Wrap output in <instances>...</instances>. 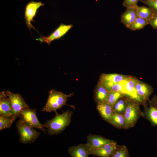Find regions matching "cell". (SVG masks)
<instances>
[{"label": "cell", "instance_id": "2e32d148", "mask_svg": "<svg viewBox=\"0 0 157 157\" xmlns=\"http://www.w3.org/2000/svg\"><path fill=\"white\" fill-rule=\"evenodd\" d=\"M135 88L138 95L144 102L148 99L153 91L151 86L138 80L135 83Z\"/></svg>", "mask_w": 157, "mask_h": 157}, {"label": "cell", "instance_id": "277c9868", "mask_svg": "<svg viewBox=\"0 0 157 157\" xmlns=\"http://www.w3.org/2000/svg\"><path fill=\"white\" fill-rule=\"evenodd\" d=\"M15 125L19 135V142L27 144L34 142L40 136V133L20 120L17 121Z\"/></svg>", "mask_w": 157, "mask_h": 157}, {"label": "cell", "instance_id": "4fadbf2b", "mask_svg": "<svg viewBox=\"0 0 157 157\" xmlns=\"http://www.w3.org/2000/svg\"><path fill=\"white\" fill-rule=\"evenodd\" d=\"M128 76L117 74H101L99 81L106 88L110 85L122 81Z\"/></svg>", "mask_w": 157, "mask_h": 157}, {"label": "cell", "instance_id": "ba28073f", "mask_svg": "<svg viewBox=\"0 0 157 157\" xmlns=\"http://www.w3.org/2000/svg\"><path fill=\"white\" fill-rule=\"evenodd\" d=\"M44 5L41 2L31 1L26 5L25 7L24 19L27 27L31 30V28L36 30L31 23L34 22L33 18L35 16L38 9L41 6Z\"/></svg>", "mask_w": 157, "mask_h": 157}, {"label": "cell", "instance_id": "3957f363", "mask_svg": "<svg viewBox=\"0 0 157 157\" xmlns=\"http://www.w3.org/2000/svg\"><path fill=\"white\" fill-rule=\"evenodd\" d=\"M125 121V129L133 127L138 119L143 114L138 104L131 101H127L125 110L123 113Z\"/></svg>", "mask_w": 157, "mask_h": 157}, {"label": "cell", "instance_id": "7a4b0ae2", "mask_svg": "<svg viewBox=\"0 0 157 157\" xmlns=\"http://www.w3.org/2000/svg\"><path fill=\"white\" fill-rule=\"evenodd\" d=\"M73 95V93L66 94L55 90H50L49 92L46 103L41 111L50 113L52 111L57 112V110L61 108L64 106L68 105L66 103L68 100V98L72 97Z\"/></svg>", "mask_w": 157, "mask_h": 157}, {"label": "cell", "instance_id": "9a60e30c", "mask_svg": "<svg viewBox=\"0 0 157 157\" xmlns=\"http://www.w3.org/2000/svg\"><path fill=\"white\" fill-rule=\"evenodd\" d=\"M137 7L126 8V10L121 15V21L127 28L138 17Z\"/></svg>", "mask_w": 157, "mask_h": 157}, {"label": "cell", "instance_id": "9c48e42d", "mask_svg": "<svg viewBox=\"0 0 157 157\" xmlns=\"http://www.w3.org/2000/svg\"><path fill=\"white\" fill-rule=\"evenodd\" d=\"M0 115L14 119L11 103L9 98L6 95L5 91L0 92Z\"/></svg>", "mask_w": 157, "mask_h": 157}, {"label": "cell", "instance_id": "4dcf8cb0", "mask_svg": "<svg viewBox=\"0 0 157 157\" xmlns=\"http://www.w3.org/2000/svg\"><path fill=\"white\" fill-rule=\"evenodd\" d=\"M151 104L157 108V95H155L150 101Z\"/></svg>", "mask_w": 157, "mask_h": 157}, {"label": "cell", "instance_id": "cb8c5ba5", "mask_svg": "<svg viewBox=\"0 0 157 157\" xmlns=\"http://www.w3.org/2000/svg\"><path fill=\"white\" fill-rule=\"evenodd\" d=\"M126 79L118 83L112 84L106 88L109 92H119L125 95L124 86Z\"/></svg>", "mask_w": 157, "mask_h": 157}, {"label": "cell", "instance_id": "5bb4252c", "mask_svg": "<svg viewBox=\"0 0 157 157\" xmlns=\"http://www.w3.org/2000/svg\"><path fill=\"white\" fill-rule=\"evenodd\" d=\"M68 151L72 157H88L91 154L90 149L86 143L70 147Z\"/></svg>", "mask_w": 157, "mask_h": 157}, {"label": "cell", "instance_id": "603a6c76", "mask_svg": "<svg viewBox=\"0 0 157 157\" xmlns=\"http://www.w3.org/2000/svg\"><path fill=\"white\" fill-rule=\"evenodd\" d=\"M123 94L122 93L119 92H109L105 102L113 108L116 103Z\"/></svg>", "mask_w": 157, "mask_h": 157}, {"label": "cell", "instance_id": "83f0119b", "mask_svg": "<svg viewBox=\"0 0 157 157\" xmlns=\"http://www.w3.org/2000/svg\"><path fill=\"white\" fill-rule=\"evenodd\" d=\"M139 1L151 8L155 13H157V0H139Z\"/></svg>", "mask_w": 157, "mask_h": 157}, {"label": "cell", "instance_id": "f546056e", "mask_svg": "<svg viewBox=\"0 0 157 157\" xmlns=\"http://www.w3.org/2000/svg\"><path fill=\"white\" fill-rule=\"evenodd\" d=\"M149 24L154 29H157V13H155L149 20Z\"/></svg>", "mask_w": 157, "mask_h": 157}, {"label": "cell", "instance_id": "d6986e66", "mask_svg": "<svg viewBox=\"0 0 157 157\" xmlns=\"http://www.w3.org/2000/svg\"><path fill=\"white\" fill-rule=\"evenodd\" d=\"M118 128H124L125 121L123 114L113 112L108 122Z\"/></svg>", "mask_w": 157, "mask_h": 157}, {"label": "cell", "instance_id": "6da1fadb", "mask_svg": "<svg viewBox=\"0 0 157 157\" xmlns=\"http://www.w3.org/2000/svg\"><path fill=\"white\" fill-rule=\"evenodd\" d=\"M55 113V115L52 119L46 120L43 124L50 135L59 134L64 131L70 124L73 114L72 111L69 110L63 111L61 114Z\"/></svg>", "mask_w": 157, "mask_h": 157}, {"label": "cell", "instance_id": "7402d4cb", "mask_svg": "<svg viewBox=\"0 0 157 157\" xmlns=\"http://www.w3.org/2000/svg\"><path fill=\"white\" fill-rule=\"evenodd\" d=\"M148 24L149 20L138 17L128 28L132 31H136L143 28Z\"/></svg>", "mask_w": 157, "mask_h": 157}, {"label": "cell", "instance_id": "f1b7e54d", "mask_svg": "<svg viewBox=\"0 0 157 157\" xmlns=\"http://www.w3.org/2000/svg\"><path fill=\"white\" fill-rule=\"evenodd\" d=\"M139 0H124L123 5L126 8L136 7L138 6L137 3Z\"/></svg>", "mask_w": 157, "mask_h": 157}, {"label": "cell", "instance_id": "e0dca14e", "mask_svg": "<svg viewBox=\"0 0 157 157\" xmlns=\"http://www.w3.org/2000/svg\"><path fill=\"white\" fill-rule=\"evenodd\" d=\"M97 109L102 118L109 122L113 113V108L105 102L97 103Z\"/></svg>", "mask_w": 157, "mask_h": 157}, {"label": "cell", "instance_id": "8fae6325", "mask_svg": "<svg viewBox=\"0 0 157 157\" xmlns=\"http://www.w3.org/2000/svg\"><path fill=\"white\" fill-rule=\"evenodd\" d=\"M137 80V79L129 76L125 80L124 86L125 95L137 101L143 103L145 102L138 95L135 88Z\"/></svg>", "mask_w": 157, "mask_h": 157}, {"label": "cell", "instance_id": "44dd1931", "mask_svg": "<svg viewBox=\"0 0 157 157\" xmlns=\"http://www.w3.org/2000/svg\"><path fill=\"white\" fill-rule=\"evenodd\" d=\"M137 13L138 17L149 21L155 13L151 8L144 6H138L137 8Z\"/></svg>", "mask_w": 157, "mask_h": 157}, {"label": "cell", "instance_id": "30bf717a", "mask_svg": "<svg viewBox=\"0 0 157 157\" xmlns=\"http://www.w3.org/2000/svg\"><path fill=\"white\" fill-rule=\"evenodd\" d=\"M87 139L86 144L90 149V154L93 150L105 144L115 141L100 135L92 134H90L88 135Z\"/></svg>", "mask_w": 157, "mask_h": 157}, {"label": "cell", "instance_id": "5b68a950", "mask_svg": "<svg viewBox=\"0 0 157 157\" xmlns=\"http://www.w3.org/2000/svg\"><path fill=\"white\" fill-rule=\"evenodd\" d=\"M19 120L33 127L39 129L46 133V130L43 125L38 120L36 114V109L31 108L29 107L24 108L18 116Z\"/></svg>", "mask_w": 157, "mask_h": 157}, {"label": "cell", "instance_id": "4316f807", "mask_svg": "<svg viewBox=\"0 0 157 157\" xmlns=\"http://www.w3.org/2000/svg\"><path fill=\"white\" fill-rule=\"evenodd\" d=\"M126 103L127 101L123 99L118 100L113 107V112L123 114L126 107Z\"/></svg>", "mask_w": 157, "mask_h": 157}, {"label": "cell", "instance_id": "ac0fdd59", "mask_svg": "<svg viewBox=\"0 0 157 157\" xmlns=\"http://www.w3.org/2000/svg\"><path fill=\"white\" fill-rule=\"evenodd\" d=\"M108 92L106 88L99 81L94 90L95 101L97 103L105 102Z\"/></svg>", "mask_w": 157, "mask_h": 157}, {"label": "cell", "instance_id": "8992f818", "mask_svg": "<svg viewBox=\"0 0 157 157\" xmlns=\"http://www.w3.org/2000/svg\"><path fill=\"white\" fill-rule=\"evenodd\" d=\"M5 92L10 101L13 112V118L15 120L22 110L29 106L20 94L13 93L9 90Z\"/></svg>", "mask_w": 157, "mask_h": 157}, {"label": "cell", "instance_id": "484cf974", "mask_svg": "<svg viewBox=\"0 0 157 157\" xmlns=\"http://www.w3.org/2000/svg\"><path fill=\"white\" fill-rule=\"evenodd\" d=\"M129 156L128 149L124 145L117 146V148L112 155V157H127Z\"/></svg>", "mask_w": 157, "mask_h": 157}, {"label": "cell", "instance_id": "d4e9b609", "mask_svg": "<svg viewBox=\"0 0 157 157\" xmlns=\"http://www.w3.org/2000/svg\"><path fill=\"white\" fill-rule=\"evenodd\" d=\"M15 121L13 118L0 115V131L10 128Z\"/></svg>", "mask_w": 157, "mask_h": 157}, {"label": "cell", "instance_id": "ffe728a7", "mask_svg": "<svg viewBox=\"0 0 157 157\" xmlns=\"http://www.w3.org/2000/svg\"><path fill=\"white\" fill-rule=\"evenodd\" d=\"M145 114L152 124L157 127V108L150 103L149 107L146 109Z\"/></svg>", "mask_w": 157, "mask_h": 157}, {"label": "cell", "instance_id": "52a82bcc", "mask_svg": "<svg viewBox=\"0 0 157 157\" xmlns=\"http://www.w3.org/2000/svg\"><path fill=\"white\" fill-rule=\"evenodd\" d=\"M72 24L66 25L61 24L51 34L47 37L41 35L36 40L40 42H45L49 45L54 40L59 39L65 35L73 27Z\"/></svg>", "mask_w": 157, "mask_h": 157}, {"label": "cell", "instance_id": "7c38bea8", "mask_svg": "<svg viewBox=\"0 0 157 157\" xmlns=\"http://www.w3.org/2000/svg\"><path fill=\"white\" fill-rule=\"evenodd\" d=\"M117 146L115 141L108 143L93 150L91 154L101 157L112 156Z\"/></svg>", "mask_w": 157, "mask_h": 157}]
</instances>
